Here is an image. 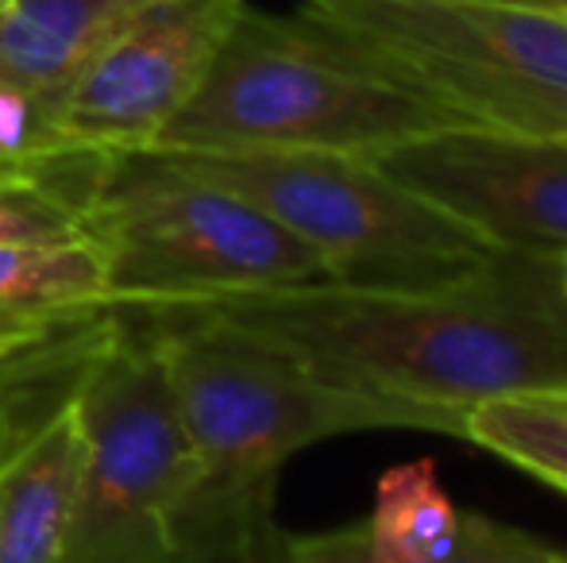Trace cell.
<instances>
[{"mask_svg":"<svg viewBox=\"0 0 567 563\" xmlns=\"http://www.w3.org/2000/svg\"><path fill=\"white\" fill-rule=\"evenodd\" d=\"M363 533L379 563H429L449 556L460 544L463 513L436 482L433 459H410L382 471Z\"/></svg>","mask_w":567,"mask_h":563,"instance_id":"cell-14","label":"cell"},{"mask_svg":"<svg viewBox=\"0 0 567 563\" xmlns=\"http://www.w3.org/2000/svg\"><path fill=\"white\" fill-rule=\"evenodd\" d=\"M463 440L567 494V386L478 402L463 414Z\"/></svg>","mask_w":567,"mask_h":563,"instance_id":"cell-15","label":"cell"},{"mask_svg":"<svg viewBox=\"0 0 567 563\" xmlns=\"http://www.w3.org/2000/svg\"><path fill=\"white\" fill-rule=\"evenodd\" d=\"M155 0H4L0 85L59 116L70 85Z\"/></svg>","mask_w":567,"mask_h":563,"instance_id":"cell-10","label":"cell"},{"mask_svg":"<svg viewBox=\"0 0 567 563\" xmlns=\"http://www.w3.org/2000/svg\"><path fill=\"white\" fill-rule=\"evenodd\" d=\"M85 467L62 563H178L189 440L151 329L120 313L78 383Z\"/></svg>","mask_w":567,"mask_h":563,"instance_id":"cell-7","label":"cell"},{"mask_svg":"<svg viewBox=\"0 0 567 563\" xmlns=\"http://www.w3.org/2000/svg\"><path fill=\"white\" fill-rule=\"evenodd\" d=\"M0 4H4V0H0Z\"/></svg>","mask_w":567,"mask_h":563,"instance_id":"cell-22","label":"cell"},{"mask_svg":"<svg viewBox=\"0 0 567 563\" xmlns=\"http://www.w3.org/2000/svg\"><path fill=\"white\" fill-rule=\"evenodd\" d=\"M189 309L286 347L337 386L455 417L502 394L567 386L564 256L494 251L421 285L321 279Z\"/></svg>","mask_w":567,"mask_h":563,"instance_id":"cell-1","label":"cell"},{"mask_svg":"<svg viewBox=\"0 0 567 563\" xmlns=\"http://www.w3.org/2000/svg\"><path fill=\"white\" fill-rule=\"evenodd\" d=\"M155 336L189 440L174 521L178 563H282L275 490L286 459L329 436L421 428L463 440V417L321 378L286 347L189 305L127 309Z\"/></svg>","mask_w":567,"mask_h":563,"instance_id":"cell-2","label":"cell"},{"mask_svg":"<svg viewBox=\"0 0 567 563\" xmlns=\"http://www.w3.org/2000/svg\"><path fill=\"white\" fill-rule=\"evenodd\" d=\"M467 128L567 139V12L506 0H301Z\"/></svg>","mask_w":567,"mask_h":563,"instance_id":"cell-5","label":"cell"},{"mask_svg":"<svg viewBox=\"0 0 567 563\" xmlns=\"http://www.w3.org/2000/svg\"><path fill=\"white\" fill-rule=\"evenodd\" d=\"M151 155L262 209L317 251L332 282L421 285L498 251L363 155L267 147H151Z\"/></svg>","mask_w":567,"mask_h":563,"instance_id":"cell-6","label":"cell"},{"mask_svg":"<svg viewBox=\"0 0 567 563\" xmlns=\"http://www.w3.org/2000/svg\"><path fill=\"white\" fill-rule=\"evenodd\" d=\"M4 467H8V463H4ZM4 467H0V475H4Z\"/></svg>","mask_w":567,"mask_h":563,"instance_id":"cell-20","label":"cell"},{"mask_svg":"<svg viewBox=\"0 0 567 563\" xmlns=\"http://www.w3.org/2000/svg\"><path fill=\"white\" fill-rule=\"evenodd\" d=\"M441 128L467 124L374 66L306 8L275 15L244 4L202 90L151 147L340 150L371 158Z\"/></svg>","mask_w":567,"mask_h":563,"instance_id":"cell-3","label":"cell"},{"mask_svg":"<svg viewBox=\"0 0 567 563\" xmlns=\"http://www.w3.org/2000/svg\"><path fill=\"white\" fill-rule=\"evenodd\" d=\"M564 290H567V256H564Z\"/></svg>","mask_w":567,"mask_h":563,"instance_id":"cell-19","label":"cell"},{"mask_svg":"<svg viewBox=\"0 0 567 563\" xmlns=\"http://www.w3.org/2000/svg\"><path fill=\"white\" fill-rule=\"evenodd\" d=\"M564 563H567V552H564Z\"/></svg>","mask_w":567,"mask_h":563,"instance_id":"cell-21","label":"cell"},{"mask_svg":"<svg viewBox=\"0 0 567 563\" xmlns=\"http://www.w3.org/2000/svg\"><path fill=\"white\" fill-rule=\"evenodd\" d=\"M282 563H379L367 549L363 525L332 529L313 536H286ZM429 563H564V552L548 549L545 541L509 529L483 513H463L460 544L441 560Z\"/></svg>","mask_w":567,"mask_h":563,"instance_id":"cell-17","label":"cell"},{"mask_svg":"<svg viewBox=\"0 0 567 563\" xmlns=\"http://www.w3.org/2000/svg\"><path fill=\"white\" fill-rule=\"evenodd\" d=\"M506 4H525V8H548V12H567V0H506Z\"/></svg>","mask_w":567,"mask_h":563,"instance_id":"cell-18","label":"cell"},{"mask_svg":"<svg viewBox=\"0 0 567 563\" xmlns=\"http://www.w3.org/2000/svg\"><path fill=\"white\" fill-rule=\"evenodd\" d=\"M109 313L120 309L93 240L47 248L0 243V340L39 336Z\"/></svg>","mask_w":567,"mask_h":563,"instance_id":"cell-12","label":"cell"},{"mask_svg":"<svg viewBox=\"0 0 567 563\" xmlns=\"http://www.w3.org/2000/svg\"><path fill=\"white\" fill-rule=\"evenodd\" d=\"M247 0H155L82 70L54 116L70 155L147 150L194 101Z\"/></svg>","mask_w":567,"mask_h":563,"instance_id":"cell-8","label":"cell"},{"mask_svg":"<svg viewBox=\"0 0 567 563\" xmlns=\"http://www.w3.org/2000/svg\"><path fill=\"white\" fill-rule=\"evenodd\" d=\"M120 313L39 336L0 340V467L78 390Z\"/></svg>","mask_w":567,"mask_h":563,"instance_id":"cell-13","label":"cell"},{"mask_svg":"<svg viewBox=\"0 0 567 563\" xmlns=\"http://www.w3.org/2000/svg\"><path fill=\"white\" fill-rule=\"evenodd\" d=\"M82 467L85 425L74 390L0 475V563H62Z\"/></svg>","mask_w":567,"mask_h":563,"instance_id":"cell-11","label":"cell"},{"mask_svg":"<svg viewBox=\"0 0 567 563\" xmlns=\"http://www.w3.org/2000/svg\"><path fill=\"white\" fill-rule=\"evenodd\" d=\"M105 166L0 170V243H8V248H47V243L93 240L90 201L97 194Z\"/></svg>","mask_w":567,"mask_h":563,"instance_id":"cell-16","label":"cell"},{"mask_svg":"<svg viewBox=\"0 0 567 563\" xmlns=\"http://www.w3.org/2000/svg\"><path fill=\"white\" fill-rule=\"evenodd\" d=\"M371 163L498 251L567 256V139L441 128Z\"/></svg>","mask_w":567,"mask_h":563,"instance_id":"cell-9","label":"cell"},{"mask_svg":"<svg viewBox=\"0 0 567 563\" xmlns=\"http://www.w3.org/2000/svg\"><path fill=\"white\" fill-rule=\"evenodd\" d=\"M90 236L120 313L329 279L317 251L278 220L151 150L105 166Z\"/></svg>","mask_w":567,"mask_h":563,"instance_id":"cell-4","label":"cell"}]
</instances>
